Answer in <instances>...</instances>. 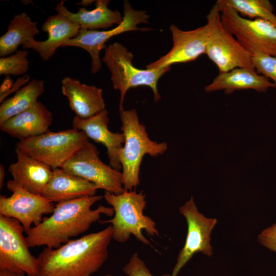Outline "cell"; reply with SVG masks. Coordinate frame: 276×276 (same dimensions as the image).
Listing matches in <instances>:
<instances>
[{
    "instance_id": "1",
    "label": "cell",
    "mask_w": 276,
    "mask_h": 276,
    "mask_svg": "<svg viewBox=\"0 0 276 276\" xmlns=\"http://www.w3.org/2000/svg\"><path fill=\"white\" fill-rule=\"evenodd\" d=\"M103 197L86 196L57 203L49 217H43L40 223L26 233L29 247L45 245L49 248H58L88 230L102 215L113 216L112 208L99 205L97 209H91Z\"/></svg>"
},
{
    "instance_id": "2",
    "label": "cell",
    "mask_w": 276,
    "mask_h": 276,
    "mask_svg": "<svg viewBox=\"0 0 276 276\" xmlns=\"http://www.w3.org/2000/svg\"><path fill=\"white\" fill-rule=\"evenodd\" d=\"M112 239L110 225L71 239L56 248L45 247L37 257L39 276H90L103 265Z\"/></svg>"
},
{
    "instance_id": "3",
    "label": "cell",
    "mask_w": 276,
    "mask_h": 276,
    "mask_svg": "<svg viewBox=\"0 0 276 276\" xmlns=\"http://www.w3.org/2000/svg\"><path fill=\"white\" fill-rule=\"evenodd\" d=\"M121 129L125 142L118 156L122 167V181L125 191H132L140 184V169L143 158L148 154L152 157L163 154L167 150L166 142L151 140L145 126L140 123L135 109L120 112Z\"/></svg>"
},
{
    "instance_id": "4",
    "label": "cell",
    "mask_w": 276,
    "mask_h": 276,
    "mask_svg": "<svg viewBox=\"0 0 276 276\" xmlns=\"http://www.w3.org/2000/svg\"><path fill=\"white\" fill-rule=\"evenodd\" d=\"M103 197L114 211L112 218L101 222L111 224L112 239L124 243L132 235L138 241L148 245L150 242L143 235V230L152 237L159 236L154 221L143 214L147 203L143 191L125 190L119 194L105 192Z\"/></svg>"
},
{
    "instance_id": "5",
    "label": "cell",
    "mask_w": 276,
    "mask_h": 276,
    "mask_svg": "<svg viewBox=\"0 0 276 276\" xmlns=\"http://www.w3.org/2000/svg\"><path fill=\"white\" fill-rule=\"evenodd\" d=\"M133 58V55L130 51L121 43L116 42L105 48L102 59L111 73L113 88L120 91V112L124 110L123 103L127 91L137 86L150 87L155 102L158 101L161 96L157 90V82L171 69V67L140 69L134 66Z\"/></svg>"
},
{
    "instance_id": "6",
    "label": "cell",
    "mask_w": 276,
    "mask_h": 276,
    "mask_svg": "<svg viewBox=\"0 0 276 276\" xmlns=\"http://www.w3.org/2000/svg\"><path fill=\"white\" fill-rule=\"evenodd\" d=\"M88 141L85 134L75 128L47 131L36 137L19 141L16 148L50 167L62 165Z\"/></svg>"
},
{
    "instance_id": "7",
    "label": "cell",
    "mask_w": 276,
    "mask_h": 276,
    "mask_svg": "<svg viewBox=\"0 0 276 276\" xmlns=\"http://www.w3.org/2000/svg\"><path fill=\"white\" fill-rule=\"evenodd\" d=\"M214 5L220 12L224 27L251 55L276 57V26L264 19L245 18L231 7Z\"/></svg>"
},
{
    "instance_id": "8",
    "label": "cell",
    "mask_w": 276,
    "mask_h": 276,
    "mask_svg": "<svg viewBox=\"0 0 276 276\" xmlns=\"http://www.w3.org/2000/svg\"><path fill=\"white\" fill-rule=\"evenodd\" d=\"M206 19L211 23V29L205 54L217 66L219 73L239 67L255 71L251 54L224 27L220 12L215 5Z\"/></svg>"
},
{
    "instance_id": "9",
    "label": "cell",
    "mask_w": 276,
    "mask_h": 276,
    "mask_svg": "<svg viewBox=\"0 0 276 276\" xmlns=\"http://www.w3.org/2000/svg\"><path fill=\"white\" fill-rule=\"evenodd\" d=\"M24 232L17 220L0 215V270L39 276L37 258L30 252Z\"/></svg>"
},
{
    "instance_id": "10",
    "label": "cell",
    "mask_w": 276,
    "mask_h": 276,
    "mask_svg": "<svg viewBox=\"0 0 276 276\" xmlns=\"http://www.w3.org/2000/svg\"><path fill=\"white\" fill-rule=\"evenodd\" d=\"M99 155L97 147L88 141L61 168L95 184L98 189L115 194L123 193L122 172L104 163Z\"/></svg>"
},
{
    "instance_id": "11",
    "label": "cell",
    "mask_w": 276,
    "mask_h": 276,
    "mask_svg": "<svg viewBox=\"0 0 276 276\" xmlns=\"http://www.w3.org/2000/svg\"><path fill=\"white\" fill-rule=\"evenodd\" d=\"M149 18L146 11L135 10L129 1H125L123 21L120 25L108 31L80 29L78 35L66 41L62 47H76L86 50L91 59V73L96 74L102 67L100 52L106 47L105 43L111 37L126 32L150 30L148 28L137 27L142 23H149Z\"/></svg>"
},
{
    "instance_id": "12",
    "label": "cell",
    "mask_w": 276,
    "mask_h": 276,
    "mask_svg": "<svg viewBox=\"0 0 276 276\" xmlns=\"http://www.w3.org/2000/svg\"><path fill=\"white\" fill-rule=\"evenodd\" d=\"M179 212L186 219L187 234L183 247L177 256V262L170 276H177L181 269L197 252L210 257L213 255L211 234L217 222L216 218H209L200 213L191 196Z\"/></svg>"
},
{
    "instance_id": "13",
    "label": "cell",
    "mask_w": 276,
    "mask_h": 276,
    "mask_svg": "<svg viewBox=\"0 0 276 276\" xmlns=\"http://www.w3.org/2000/svg\"><path fill=\"white\" fill-rule=\"evenodd\" d=\"M7 187L12 194L0 196V215L17 220L26 233L33 224L40 223L44 215L53 213L55 205L42 195L30 192L13 179L8 181Z\"/></svg>"
},
{
    "instance_id": "14",
    "label": "cell",
    "mask_w": 276,
    "mask_h": 276,
    "mask_svg": "<svg viewBox=\"0 0 276 276\" xmlns=\"http://www.w3.org/2000/svg\"><path fill=\"white\" fill-rule=\"evenodd\" d=\"M173 46L166 55L146 65V68L156 69L171 67L173 64L186 63L195 60L205 53L206 47L211 29V23L194 30L183 31L171 25Z\"/></svg>"
},
{
    "instance_id": "15",
    "label": "cell",
    "mask_w": 276,
    "mask_h": 276,
    "mask_svg": "<svg viewBox=\"0 0 276 276\" xmlns=\"http://www.w3.org/2000/svg\"><path fill=\"white\" fill-rule=\"evenodd\" d=\"M109 118L105 109L87 119L75 116L72 121L73 128L83 132L87 137L106 147L109 165L121 171L119 152L125 142L123 133L112 132L108 128Z\"/></svg>"
},
{
    "instance_id": "16",
    "label": "cell",
    "mask_w": 276,
    "mask_h": 276,
    "mask_svg": "<svg viewBox=\"0 0 276 276\" xmlns=\"http://www.w3.org/2000/svg\"><path fill=\"white\" fill-rule=\"evenodd\" d=\"M41 28L48 33L47 39L44 41L34 39L24 44L22 47L24 49H32L43 61L49 60L58 48L75 37L80 30L79 26L60 13L48 17Z\"/></svg>"
},
{
    "instance_id": "17",
    "label": "cell",
    "mask_w": 276,
    "mask_h": 276,
    "mask_svg": "<svg viewBox=\"0 0 276 276\" xmlns=\"http://www.w3.org/2000/svg\"><path fill=\"white\" fill-rule=\"evenodd\" d=\"M52 121V113L38 101L29 109L8 119L0 125V128L21 141L47 132Z\"/></svg>"
},
{
    "instance_id": "18",
    "label": "cell",
    "mask_w": 276,
    "mask_h": 276,
    "mask_svg": "<svg viewBox=\"0 0 276 276\" xmlns=\"http://www.w3.org/2000/svg\"><path fill=\"white\" fill-rule=\"evenodd\" d=\"M61 90L67 98L71 109L79 118L87 119L105 109L101 88L67 76L61 81Z\"/></svg>"
},
{
    "instance_id": "19",
    "label": "cell",
    "mask_w": 276,
    "mask_h": 276,
    "mask_svg": "<svg viewBox=\"0 0 276 276\" xmlns=\"http://www.w3.org/2000/svg\"><path fill=\"white\" fill-rule=\"evenodd\" d=\"M17 160L9 167L13 180L26 190L42 195L50 180L53 169L16 147Z\"/></svg>"
},
{
    "instance_id": "20",
    "label": "cell",
    "mask_w": 276,
    "mask_h": 276,
    "mask_svg": "<svg viewBox=\"0 0 276 276\" xmlns=\"http://www.w3.org/2000/svg\"><path fill=\"white\" fill-rule=\"evenodd\" d=\"M97 186L62 168L53 169L52 177L42 196L52 202H60L86 196L95 195Z\"/></svg>"
},
{
    "instance_id": "21",
    "label": "cell",
    "mask_w": 276,
    "mask_h": 276,
    "mask_svg": "<svg viewBox=\"0 0 276 276\" xmlns=\"http://www.w3.org/2000/svg\"><path fill=\"white\" fill-rule=\"evenodd\" d=\"M110 1L97 0L95 9L87 10L84 7H79L76 13L68 10L63 1L58 3L55 7L57 13L65 16L67 19L77 25L80 29L97 30L99 29H108L114 25L118 26L123 21V16L118 10L108 8Z\"/></svg>"
},
{
    "instance_id": "22",
    "label": "cell",
    "mask_w": 276,
    "mask_h": 276,
    "mask_svg": "<svg viewBox=\"0 0 276 276\" xmlns=\"http://www.w3.org/2000/svg\"><path fill=\"white\" fill-rule=\"evenodd\" d=\"M270 88H276V86L268 79L255 71L239 67L219 73L204 89L208 93L223 90L225 94L229 95L236 90L249 89L266 93Z\"/></svg>"
},
{
    "instance_id": "23",
    "label": "cell",
    "mask_w": 276,
    "mask_h": 276,
    "mask_svg": "<svg viewBox=\"0 0 276 276\" xmlns=\"http://www.w3.org/2000/svg\"><path fill=\"white\" fill-rule=\"evenodd\" d=\"M37 25V22L33 21L25 12L15 15L7 31L0 37V56L16 53L19 45L34 39V36L40 33Z\"/></svg>"
},
{
    "instance_id": "24",
    "label": "cell",
    "mask_w": 276,
    "mask_h": 276,
    "mask_svg": "<svg viewBox=\"0 0 276 276\" xmlns=\"http://www.w3.org/2000/svg\"><path fill=\"white\" fill-rule=\"evenodd\" d=\"M44 92V81L34 79L18 90L13 97L4 100L0 106V125L34 105Z\"/></svg>"
},
{
    "instance_id": "25",
    "label": "cell",
    "mask_w": 276,
    "mask_h": 276,
    "mask_svg": "<svg viewBox=\"0 0 276 276\" xmlns=\"http://www.w3.org/2000/svg\"><path fill=\"white\" fill-rule=\"evenodd\" d=\"M215 4L231 7L243 17L264 19L276 26L274 7L268 0H218Z\"/></svg>"
},
{
    "instance_id": "26",
    "label": "cell",
    "mask_w": 276,
    "mask_h": 276,
    "mask_svg": "<svg viewBox=\"0 0 276 276\" xmlns=\"http://www.w3.org/2000/svg\"><path fill=\"white\" fill-rule=\"evenodd\" d=\"M29 52L26 50L17 51L16 53L0 58V75L19 76L29 70Z\"/></svg>"
},
{
    "instance_id": "27",
    "label": "cell",
    "mask_w": 276,
    "mask_h": 276,
    "mask_svg": "<svg viewBox=\"0 0 276 276\" xmlns=\"http://www.w3.org/2000/svg\"><path fill=\"white\" fill-rule=\"evenodd\" d=\"M251 60L256 72L266 78H270L276 86V57L256 53Z\"/></svg>"
},
{
    "instance_id": "28",
    "label": "cell",
    "mask_w": 276,
    "mask_h": 276,
    "mask_svg": "<svg viewBox=\"0 0 276 276\" xmlns=\"http://www.w3.org/2000/svg\"><path fill=\"white\" fill-rule=\"evenodd\" d=\"M122 270L128 276H154L136 252L132 254ZM160 276H170V274H165Z\"/></svg>"
},
{
    "instance_id": "29",
    "label": "cell",
    "mask_w": 276,
    "mask_h": 276,
    "mask_svg": "<svg viewBox=\"0 0 276 276\" xmlns=\"http://www.w3.org/2000/svg\"><path fill=\"white\" fill-rule=\"evenodd\" d=\"M257 239L261 245L276 254V223L263 229Z\"/></svg>"
},
{
    "instance_id": "30",
    "label": "cell",
    "mask_w": 276,
    "mask_h": 276,
    "mask_svg": "<svg viewBox=\"0 0 276 276\" xmlns=\"http://www.w3.org/2000/svg\"><path fill=\"white\" fill-rule=\"evenodd\" d=\"M25 273L15 272L7 270H0V276H25Z\"/></svg>"
},
{
    "instance_id": "31",
    "label": "cell",
    "mask_w": 276,
    "mask_h": 276,
    "mask_svg": "<svg viewBox=\"0 0 276 276\" xmlns=\"http://www.w3.org/2000/svg\"><path fill=\"white\" fill-rule=\"evenodd\" d=\"M5 176V170L3 165L0 166V189H1L4 185Z\"/></svg>"
},
{
    "instance_id": "32",
    "label": "cell",
    "mask_w": 276,
    "mask_h": 276,
    "mask_svg": "<svg viewBox=\"0 0 276 276\" xmlns=\"http://www.w3.org/2000/svg\"><path fill=\"white\" fill-rule=\"evenodd\" d=\"M94 1H82L81 2H79L77 4L78 5H82V6H88L90 5Z\"/></svg>"
},
{
    "instance_id": "33",
    "label": "cell",
    "mask_w": 276,
    "mask_h": 276,
    "mask_svg": "<svg viewBox=\"0 0 276 276\" xmlns=\"http://www.w3.org/2000/svg\"><path fill=\"white\" fill-rule=\"evenodd\" d=\"M103 276H112V275H110V274H105V275H103Z\"/></svg>"
}]
</instances>
